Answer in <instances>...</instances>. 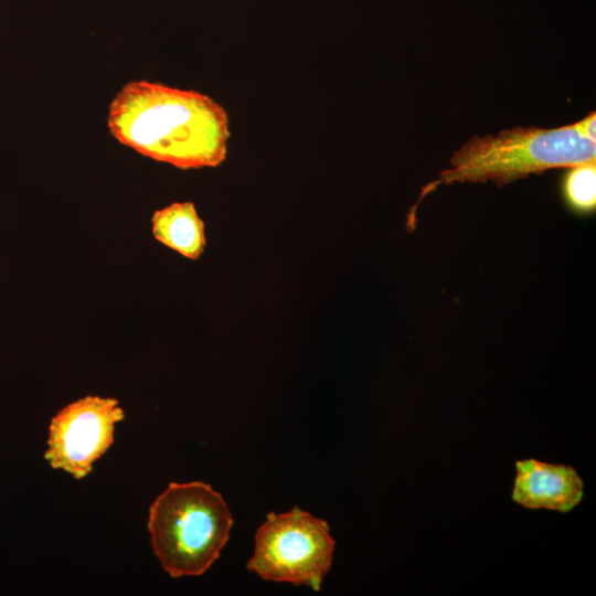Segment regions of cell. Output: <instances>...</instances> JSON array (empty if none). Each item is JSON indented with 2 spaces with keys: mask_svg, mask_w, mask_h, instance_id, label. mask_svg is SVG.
Wrapping results in <instances>:
<instances>
[{
  "mask_svg": "<svg viewBox=\"0 0 596 596\" xmlns=\"http://www.w3.org/2000/svg\"><path fill=\"white\" fill-rule=\"evenodd\" d=\"M107 126L120 143L180 169L220 166L231 136L226 109L210 96L149 81L121 87Z\"/></svg>",
  "mask_w": 596,
  "mask_h": 596,
  "instance_id": "6da1fadb",
  "label": "cell"
},
{
  "mask_svg": "<svg viewBox=\"0 0 596 596\" xmlns=\"http://www.w3.org/2000/svg\"><path fill=\"white\" fill-rule=\"evenodd\" d=\"M595 141L574 124L551 129L517 127L494 137H471L451 156V168L423 188L418 202L441 184L491 180L503 185L549 169L595 161Z\"/></svg>",
  "mask_w": 596,
  "mask_h": 596,
  "instance_id": "7a4b0ae2",
  "label": "cell"
},
{
  "mask_svg": "<svg viewBox=\"0 0 596 596\" xmlns=\"http://www.w3.org/2000/svg\"><path fill=\"white\" fill-rule=\"evenodd\" d=\"M232 525L223 497L201 481L171 482L149 510L153 552L172 577L206 572L227 543Z\"/></svg>",
  "mask_w": 596,
  "mask_h": 596,
  "instance_id": "3957f363",
  "label": "cell"
},
{
  "mask_svg": "<svg viewBox=\"0 0 596 596\" xmlns=\"http://www.w3.org/2000/svg\"><path fill=\"white\" fill-rule=\"evenodd\" d=\"M334 550L326 521L299 508L270 512L255 535L247 568L260 578L307 585L319 590Z\"/></svg>",
  "mask_w": 596,
  "mask_h": 596,
  "instance_id": "277c9868",
  "label": "cell"
},
{
  "mask_svg": "<svg viewBox=\"0 0 596 596\" xmlns=\"http://www.w3.org/2000/svg\"><path fill=\"white\" fill-rule=\"evenodd\" d=\"M124 417L116 398L86 396L68 404L51 421L45 459L84 478L113 444L115 424Z\"/></svg>",
  "mask_w": 596,
  "mask_h": 596,
  "instance_id": "5b68a950",
  "label": "cell"
},
{
  "mask_svg": "<svg viewBox=\"0 0 596 596\" xmlns=\"http://www.w3.org/2000/svg\"><path fill=\"white\" fill-rule=\"evenodd\" d=\"M512 500L528 509H549L566 513L584 497V482L571 466L533 458L515 462Z\"/></svg>",
  "mask_w": 596,
  "mask_h": 596,
  "instance_id": "8992f818",
  "label": "cell"
},
{
  "mask_svg": "<svg viewBox=\"0 0 596 596\" xmlns=\"http://www.w3.org/2000/svg\"><path fill=\"white\" fill-rule=\"evenodd\" d=\"M152 234L189 259H198L206 245L204 222L192 202H175L153 213Z\"/></svg>",
  "mask_w": 596,
  "mask_h": 596,
  "instance_id": "52a82bcc",
  "label": "cell"
},
{
  "mask_svg": "<svg viewBox=\"0 0 596 596\" xmlns=\"http://www.w3.org/2000/svg\"><path fill=\"white\" fill-rule=\"evenodd\" d=\"M563 193L567 204L578 212H590L596 205L595 161L570 167L564 181Z\"/></svg>",
  "mask_w": 596,
  "mask_h": 596,
  "instance_id": "ba28073f",
  "label": "cell"
},
{
  "mask_svg": "<svg viewBox=\"0 0 596 596\" xmlns=\"http://www.w3.org/2000/svg\"><path fill=\"white\" fill-rule=\"evenodd\" d=\"M577 130L587 139L595 141L596 116L590 113L587 117L574 124Z\"/></svg>",
  "mask_w": 596,
  "mask_h": 596,
  "instance_id": "9c48e42d",
  "label": "cell"
}]
</instances>
